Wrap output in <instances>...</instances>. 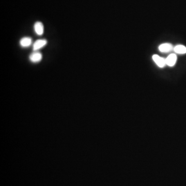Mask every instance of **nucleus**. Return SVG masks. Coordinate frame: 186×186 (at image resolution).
<instances>
[{
  "label": "nucleus",
  "instance_id": "nucleus-7",
  "mask_svg": "<svg viewBox=\"0 0 186 186\" xmlns=\"http://www.w3.org/2000/svg\"><path fill=\"white\" fill-rule=\"evenodd\" d=\"M19 44L22 48H28L32 44V39L30 37H22L19 41Z\"/></svg>",
  "mask_w": 186,
  "mask_h": 186
},
{
  "label": "nucleus",
  "instance_id": "nucleus-6",
  "mask_svg": "<svg viewBox=\"0 0 186 186\" xmlns=\"http://www.w3.org/2000/svg\"><path fill=\"white\" fill-rule=\"evenodd\" d=\"M177 59V57L175 54H171L166 59V64L170 67H173L176 64Z\"/></svg>",
  "mask_w": 186,
  "mask_h": 186
},
{
  "label": "nucleus",
  "instance_id": "nucleus-8",
  "mask_svg": "<svg viewBox=\"0 0 186 186\" xmlns=\"http://www.w3.org/2000/svg\"><path fill=\"white\" fill-rule=\"evenodd\" d=\"M173 50L177 54H184L186 53V47L185 46L178 45L174 47Z\"/></svg>",
  "mask_w": 186,
  "mask_h": 186
},
{
  "label": "nucleus",
  "instance_id": "nucleus-2",
  "mask_svg": "<svg viewBox=\"0 0 186 186\" xmlns=\"http://www.w3.org/2000/svg\"><path fill=\"white\" fill-rule=\"evenodd\" d=\"M153 59L155 62L158 66L160 68H164L166 66V59H164V57H160L159 55L157 54H154L153 55Z\"/></svg>",
  "mask_w": 186,
  "mask_h": 186
},
{
  "label": "nucleus",
  "instance_id": "nucleus-5",
  "mask_svg": "<svg viewBox=\"0 0 186 186\" xmlns=\"http://www.w3.org/2000/svg\"><path fill=\"white\" fill-rule=\"evenodd\" d=\"M172 44L169 43H162L159 46V50L162 53H168L174 50Z\"/></svg>",
  "mask_w": 186,
  "mask_h": 186
},
{
  "label": "nucleus",
  "instance_id": "nucleus-4",
  "mask_svg": "<svg viewBox=\"0 0 186 186\" xmlns=\"http://www.w3.org/2000/svg\"><path fill=\"white\" fill-rule=\"evenodd\" d=\"M34 30L35 33L38 36H41L44 32V26L43 23L40 21H37L34 25Z\"/></svg>",
  "mask_w": 186,
  "mask_h": 186
},
{
  "label": "nucleus",
  "instance_id": "nucleus-3",
  "mask_svg": "<svg viewBox=\"0 0 186 186\" xmlns=\"http://www.w3.org/2000/svg\"><path fill=\"white\" fill-rule=\"evenodd\" d=\"M47 41L46 39H38L35 43H33V49L34 51H37L39 49L43 48L47 44Z\"/></svg>",
  "mask_w": 186,
  "mask_h": 186
},
{
  "label": "nucleus",
  "instance_id": "nucleus-1",
  "mask_svg": "<svg viewBox=\"0 0 186 186\" xmlns=\"http://www.w3.org/2000/svg\"><path fill=\"white\" fill-rule=\"evenodd\" d=\"M42 59H43L42 54L38 51H34L33 53H31L29 56L30 61L34 63L40 62Z\"/></svg>",
  "mask_w": 186,
  "mask_h": 186
}]
</instances>
